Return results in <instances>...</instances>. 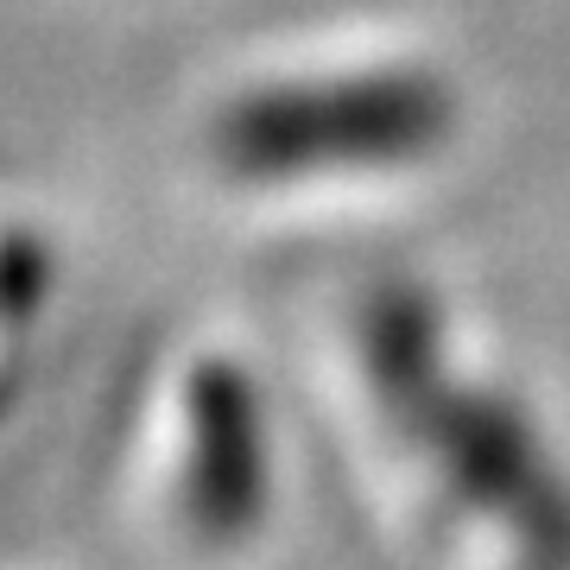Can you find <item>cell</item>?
Listing matches in <instances>:
<instances>
[{"mask_svg": "<svg viewBox=\"0 0 570 570\" xmlns=\"http://www.w3.org/2000/svg\"><path fill=\"white\" fill-rule=\"evenodd\" d=\"M39 285H45V261L39 247L26 242V235H7L0 242V311L20 324V317H32V305H39Z\"/></svg>", "mask_w": 570, "mask_h": 570, "instance_id": "cell-3", "label": "cell"}, {"mask_svg": "<svg viewBox=\"0 0 570 570\" xmlns=\"http://www.w3.org/2000/svg\"><path fill=\"white\" fill-rule=\"evenodd\" d=\"M261 412L235 362H204L190 374V469L184 508L204 539H242L261 520Z\"/></svg>", "mask_w": 570, "mask_h": 570, "instance_id": "cell-2", "label": "cell"}, {"mask_svg": "<svg viewBox=\"0 0 570 570\" xmlns=\"http://www.w3.org/2000/svg\"><path fill=\"white\" fill-rule=\"evenodd\" d=\"M444 89L412 70L254 89L223 115L216 146L247 178H292L343 159H406L444 134Z\"/></svg>", "mask_w": 570, "mask_h": 570, "instance_id": "cell-1", "label": "cell"}]
</instances>
